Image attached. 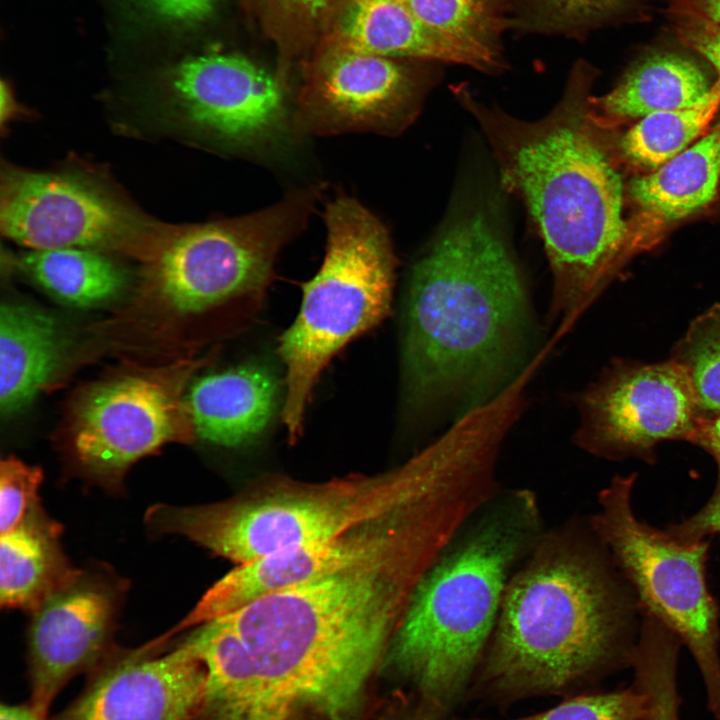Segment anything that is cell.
Here are the masks:
<instances>
[{
	"mask_svg": "<svg viewBox=\"0 0 720 720\" xmlns=\"http://www.w3.org/2000/svg\"><path fill=\"white\" fill-rule=\"evenodd\" d=\"M326 250L303 285L293 323L277 352L285 369L281 417L290 441L302 433L321 373L351 340L391 310L395 255L383 223L357 200L339 195L325 208Z\"/></svg>",
	"mask_w": 720,
	"mask_h": 720,
	"instance_id": "8992f818",
	"label": "cell"
},
{
	"mask_svg": "<svg viewBox=\"0 0 720 720\" xmlns=\"http://www.w3.org/2000/svg\"><path fill=\"white\" fill-rule=\"evenodd\" d=\"M20 266L39 286L77 307L101 304L117 296L127 282L126 271L107 253L59 248L30 250Z\"/></svg>",
	"mask_w": 720,
	"mask_h": 720,
	"instance_id": "603a6c76",
	"label": "cell"
},
{
	"mask_svg": "<svg viewBox=\"0 0 720 720\" xmlns=\"http://www.w3.org/2000/svg\"><path fill=\"white\" fill-rule=\"evenodd\" d=\"M313 194L294 192L235 218L168 225L148 257L150 278L160 296L183 313L258 296L271 280L281 248L306 224Z\"/></svg>",
	"mask_w": 720,
	"mask_h": 720,
	"instance_id": "ba28073f",
	"label": "cell"
},
{
	"mask_svg": "<svg viewBox=\"0 0 720 720\" xmlns=\"http://www.w3.org/2000/svg\"><path fill=\"white\" fill-rule=\"evenodd\" d=\"M63 345L52 316L25 304L0 308V409L27 407L59 368Z\"/></svg>",
	"mask_w": 720,
	"mask_h": 720,
	"instance_id": "ffe728a7",
	"label": "cell"
},
{
	"mask_svg": "<svg viewBox=\"0 0 720 720\" xmlns=\"http://www.w3.org/2000/svg\"><path fill=\"white\" fill-rule=\"evenodd\" d=\"M720 107V81L695 104L640 118L620 139L623 156L632 164L657 169L705 133Z\"/></svg>",
	"mask_w": 720,
	"mask_h": 720,
	"instance_id": "cb8c5ba5",
	"label": "cell"
},
{
	"mask_svg": "<svg viewBox=\"0 0 720 720\" xmlns=\"http://www.w3.org/2000/svg\"><path fill=\"white\" fill-rule=\"evenodd\" d=\"M448 712L431 699L417 693L403 703L393 720H443Z\"/></svg>",
	"mask_w": 720,
	"mask_h": 720,
	"instance_id": "d6a6232c",
	"label": "cell"
},
{
	"mask_svg": "<svg viewBox=\"0 0 720 720\" xmlns=\"http://www.w3.org/2000/svg\"><path fill=\"white\" fill-rule=\"evenodd\" d=\"M146 107L169 130L232 152H262L290 129L282 82L235 53L202 52L158 68Z\"/></svg>",
	"mask_w": 720,
	"mask_h": 720,
	"instance_id": "9c48e42d",
	"label": "cell"
},
{
	"mask_svg": "<svg viewBox=\"0 0 720 720\" xmlns=\"http://www.w3.org/2000/svg\"><path fill=\"white\" fill-rule=\"evenodd\" d=\"M681 542H696L720 534V472L716 489L709 501L694 515L665 530Z\"/></svg>",
	"mask_w": 720,
	"mask_h": 720,
	"instance_id": "1f68e13d",
	"label": "cell"
},
{
	"mask_svg": "<svg viewBox=\"0 0 720 720\" xmlns=\"http://www.w3.org/2000/svg\"><path fill=\"white\" fill-rule=\"evenodd\" d=\"M167 225L92 175L2 169L1 232L30 250L82 248L148 258Z\"/></svg>",
	"mask_w": 720,
	"mask_h": 720,
	"instance_id": "30bf717a",
	"label": "cell"
},
{
	"mask_svg": "<svg viewBox=\"0 0 720 720\" xmlns=\"http://www.w3.org/2000/svg\"><path fill=\"white\" fill-rule=\"evenodd\" d=\"M179 438L168 391L152 379L123 377L98 385L82 399L71 450L88 476L114 487L130 465Z\"/></svg>",
	"mask_w": 720,
	"mask_h": 720,
	"instance_id": "2e32d148",
	"label": "cell"
},
{
	"mask_svg": "<svg viewBox=\"0 0 720 720\" xmlns=\"http://www.w3.org/2000/svg\"><path fill=\"white\" fill-rule=\"evenodd\" d=\"M461 507L446 488L334 538L239 564L213 584L169 633L176 635L225 615L264 595L342 571L427 538H450Z\"/></svg>",
	"mask_w": 720,
	"mask_h": 720,
	"instance_id": "8fae6325",
	"label": "cell"
},
{
	"mask_svg": "<svg viewBox=\"0 0 720 720\" xmlns=\"http://www.w3.org/2000/svg\"><path fill=\"white\" fill-rule=\"evenodd\" d=\"M303 11L316 15L325 9L330 0H286Z\"/></svg>",
	"mask_w": 720,
	"mask_h": 720,
	"instance_id": "74e56055",
	"label": "cell"
},
{
	"mask_svg": "<svg viewBox=\"0 0 720 720\" xmlns=\"http://www.w3.org/2000/svg\"><path fill=\"white\" fill-rule=\"evenodd\" d=\"M496 217L455 212L413 264L401 344L409 416L450 425L536 369L550 346Z\"/></svg>",
	"mask_w": 720,
	"mask_h": 720,
	"instance_id": "6da1fadb",
	"label": "cell"
},
{
	"mask_svg": "<svg viewBox=\"0 0 720 720\" xmlns=\"http://www.w3.org/2000/svg\"><path fill=\"white\" fill-rule=\"evenodd\" d=\"M512 29L577 37L619 13L630 0H508Z\"/></svg>",
	"mask_w": 720,
	"mask_h": 720,
	"instance_id": "83f0119b",
	"label": "cell"
},
{
	"mask_svg": "<svg viewBox=\"0 0 720 720\" xmlns=\"http://www.w3.org/2000/svg\"><path fill=\"white\" fill-rule=\"evenodd\" d=\"M43 472L16 457L0 463V530L1 534L16 528L40 505L39 489Z\"/></svg>",
	"mask_w": 720,
	"mask_h": 720,
	"instance_id": "f546056e",
	"label": "cell"
},
{
	"mask_svg": "<svg viewBox=\"0 0 720 720\" xmlns=\"http://www.w3.org/2000/svg\"><path fill=\"white\" fill-rule=\"evenodd\" d=\"M575 444L598 457L650 461L666 440H687L701 415L689 379L672 359L617 360L574 398Z\"/></svg>",
	"mask_w": 720,
	"mask_h": 720,
	"instance_id": "7c38bea8",
	"label": "cell"
},
{
	"mask_svg": "<svg viewBox=\"0 0 720 720\" xmlns=\"http://www.w3.org/2000/svg\"><path fill=\"white\" fill-rule=\"evenodd\" d=\"M428 28L503 64L502 40L512 29L508 0H404Z\"/></svg>",
	"mask_w": 720,
	"mask_h": 720,
	"instance_id": "d4e9b609",
	"label": "cell"
},
{
	"mask_svg": "<svg viewBox=\"0 0 720 720\" xmlns=\"http://www.w3.org/2000/svg\"><path fill=\"white\" fill-rule=\"evenodd\" d=\"M62 527L37 506L0 538V602L3 608L32 614L68 584L80 569L66 558Z\"/></svg>",
	"mask_w": 720,
	"mask_h": 720,
	"instance_id": "d6986e66",
	"label": "cell"
},
{
	"mask_svg": "<svg viewBox=\"0 0 720 720\" xmlns=\"http://www.w3.org/2000/svg\"><path fill=\"white\" fill-rule=\"evenodd\" d=\"M613 559L590 522L547 529L510 578L467 694L498 706L598 690L637 640Z\"/></svg>",
	"mask_w": 720,
	"mask_h": 720,
	"instance_id": "3957f363",
	"label": "cell"
},
{
	"mask_svg": "<svg viewBox=\"0 0 720 720\" xmlns=\"http://www.w3.org/2000/svg\"><path fill=\"white\" fill-rule=\"evenodd\" d=\"M645 696L631 686L611 691L594 690L566 697L558 705L532 715L509 720H642ZM456 720H489L465 718Z\"/></svg>",
	"mask_w": 720,
	"mask_h": 720,
	"instance_id": "f1b7e54d",
	"label": "cell"
},
{
	"mask_svg": "<svg viewBox=\"0 0 720 720\" xmlns=\"http://www.w3.org/2000/svg\"><path fill=\"white\" fill-rule=\"evenodd\" d=\"M680 640L652 617L644 618L634 651L633 683L645 696L642 720H679L677 669Z\"/></svg>",
	"mask_w": 720,
	"mask_h": 720,
	"instance_id": "484cf974",
	"label": "cell"
},
{
	"mask_svg": "<svg viewBox=\"0 0 720 720\" xmlns=\"http://www.w3.org/2000/svg\"><path fill=\"white\" fill-rule=\"evenodd\" d=\"M342 49L394 59L470 66L498 72L504 65L424 25L404 0H347L338 25Z\"/></svg>",
	"mask_w": 720,
	"mask_h": 720,
	"instance_id": "e0dca14e",
	"label": "cell"
},
{
	"mask_svg": "<svg viewBox=\"0 0 720 720\" xmlns=\"http://www.w3.org/2000/svg\"><path fill=\"white\" fill-rule=\"evenodd\" d=\"M671 359L686 373L701 419L720 415V305L690 324Z\"/></svg>",
	"mask_w": 720,
	"mask_h": 720,
	"instance_id": "4316f807",
	"label": "cell"
},
{
	"mask_svg": "<svg viewBox=\"0 0 720 720\" xmlns=\"http://www.w3.org/2000/svg\"><path fill=\"white\" fill-rule=\"evenodd\" d=\"M134 9L156 26L184 31L195 28L214 13L219 0H128Z\"/></svg>",
	"mask_w": 720,
	"mask_h": 720,
	"instance_id": "4dcf8cb0",
	"label": "cell"
},
{
	"mask_svg": "<svg viewBox=\"0 0 720 720\" xmlns=\"http://www.w3.org/2000/svg\"><path fill=\"white\" fill-rule=\"evenodd\" d=\"M124 583L81 570L34 613L28 632L30 702L49 710L76 676L92 672L115 648L112 637Z\"/></svg>",
	"mask_w": 720,
	"mask_h": 720,
	"instance_id": "5bb4252c",
	"label": "cell"
},
{
	"mask_svg": "<svg viewBox=\"0 0 720 720\" xmlns=\"http://www.w3.org/2000/svg\"><path fill=\"white\" fill-rule=\"evenodd\" d=\"M280 394L279 382L268 368L246 364L198 379L188 393L186 410L199 438L234 447L267 428Z\"/></svg>",
	"mask_w": 720,
	"mask_h": 720,
	"instance_id": "ac0fdd59",
	"label": "cell"
},
{
	"mask_svg": "<svg viewBox=\"0 0 720 720\" xmlns=\"http://www.w3.org/2000/svg\"><path fill=\"white\" fill-rule=\"evenodd\" d=\"M689 442L706 450L716 460L720 472V415L701 419Z\"/></svg>",
	"mask_w": 720,
	"mask_h": 720,
	"instance_id": "836d02e7",
	"label": "cell"
},
{
	"mask_svg": "<svg viewBox=\"0 0 720 720\" xmlns=\"http://www.w3.org/2000/svg\"><path fill=\"white\" fill-rule=\"evenodd\" d=\"M719 182L720 124L651 173L633 179L628 192L644 214L667 224L711 203Z\"/></svg>",
	"mask_w": 720,
	"mask_h": 720,
	"instance_id": "7402d4cb",
	"label": "cell"
},
{
	"mask_svg": "<svg viewBox=\"0 0 720 720\" xmlns=\"http://www.w3.org/2000/svg\"><path fill=\"white\" fill-rule=\"evenodd\" d=\"M470 454L467 437L451 428L386 472L320 483L278 480L205 505L157 504L145 520L158 533L184 536L239 565L380 519L431 492Z\"/></svg>",
	"mask_w": 720,
	"mask_h": 720,
	"instance_id": "5b68a950",
	"label": "cell"
},
{
	"mask_svg": "<svg viewBox=\"0 0 720 720\" xmlns=\"http://www.w3.org/2000/svg\"><path fill=\"white\" fill-rule=\"evenodd\" d=\"M635 477L616 476L600 491L599 510L590 525L647 614L690 651L707 708L720 720V628L706 582L708 542H681L640 521L631 504Z\"/></svg>",
	"mask_w": 720,
	"mask_h": 720,
	"instance_id": "52a82bcc",
	"label": "cell"
},
{
	"mask_svg": "<svg viewBox=\"0 0 720 720\" xmlns=\"http://www.w3.org/2000/svg\"><path fill=\"white\" fill-rule=\"evenodd\" d=\"M693 60L674 53H657L633 66L601 97L590 96V114L601 128L630 119L691 106L712 88Z\"/></svg>",
	"mask_w": 720,
	"mask_h": 720,
	"instance_id": "44dd1931",
	"label": "cell"
},
{
	"mask_svg": "<svg viewBox=\"0 0 720 720\" xmlns=\"http://www.w3.org/2000/svg\"><path fill=\"white\" fill-rule=\"evenodd\" d=\"M546 530L534 491L503 488L459 528L416 585L385 663L448 713L466 696L507 584Z\"/></svg>",
	"mask_w": 720,
	"mask_h": 720,
	"instance_id": "277c9868",
	"label": "cell"
},
{
	"mask_svg": "<svg viewBox=\"0 0 720 720\" xmlns=\"http://www.w3.org/2000/svg\"><path fill=\"white\" fill-rule=\"evenodd\" d=\"M0 720H50L48 714L29 703H1Z\"/></svg>",
	"mask_w": 720,
	"mask_h": 720,
	"instance_id": "d590c367",
	"label": "cell"
},
{
	"mask_svg": "<svg viewBox=\"0 0 720 720\" xmlns=\"http://www.w3.org/2000/svg\"><path fill=\"white\" fill-rule=\"evenodd\" d=\"M114 649L53 720H192L204 695L203 667L183 642Z\"/></svg>",
	"mask_w": 720,
	"mask_h": 720,
	"instance_id": "9a60e30c",
	"label": "cell"
},
{
	"mask_svg": "<svg viewBox=\"0 0 720 720\" xmlns=\"http://www.w3.org/2000/svg\"><path fill=\"white\" fill-rule=\"evenodd\" d=\"M690 44L704 56L720 75V26L714 25L700 30L691 31Z\"/></svg>",
	"mask_w": 720,
	"mask_h": 720,
	"instance_id": "e575fe53",
	"label": "cell"
},
{
	"mask_svg": "<svg viewBox=\"0 0 720 720\" xmlns=\"http://www.w3.org/2000/svg\"><path fill=\"white\" fill-rule=\"evenodd\" d=\"M592 72L574 65L557 105L535 121L486 105L464 85L458 102L480 126L502 185L524 203L552 275L549 322L564 336L632 252L620 174L590 114Z\"/></svg>",
	"mask_w": 720,
	"mask_h": 720,
	"instance_id": "7a4b0ae2",
	"label": "cell"
},
{
	"mask_svg": "<svg viewBox=\"0 0 720 720\" xmlns=\"http://www.w3.org/2000/svg\"><path fill=\"white\" fill-rule=\"evenodd\" d=\"M14 100L10 87L2 81L1 84V122L9 119L13 113Z\"/></svg>",
	"mask_w": 720,
	"mask_h": 720,
	"instance_id": "8d00e7d4",
	"label": "cell"
},
{
	"mask_svg": "<svg viewBox=\"0 0 720 720\" xmlns=\"http://www.w3.org/2000/svg\"><path fill=\"white\" fill-rule=\"evenodd\" d=\"M432 72L336 47L317 63L297 104L294 126L314 135H396L415 119L434 80Z\"/></svg>",
	"mask_w": 720,
	"mask_h": 720,
	"instance_id": "4fadbf2b",
	"label": "cell"
}]
</instances>
